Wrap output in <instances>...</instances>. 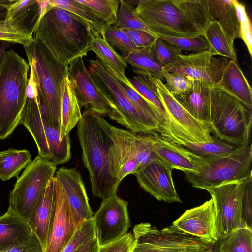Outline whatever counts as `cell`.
<instances>
[{"label":"cell","mask_w":252,"mask_h":252,"mask_svg":"<svg viewBox=\"0 0 252 252\" xmlns=\"http://www.w3.org/2000/svg\"><path fill=\"white\" fill-rule=\"evenodd\" d=\"M35 38L40 40L62 64L68 66L76 58L87 56L92 33L81 18L64 9L49 7L43 1L42 15Z\"/></svg>","instance_id":"cell-1"},{"label":"cell","mask_w":252,"mask_h":252,"mask_svg":"<svg viewBox=\"0 0 252 252\" xmlns=\"http://www.w3.org/2000/svg\"><path fill=\"white\" fill-rule=\"evenodd\" d=\"M97 114L86 109L77 124L82 159L89 174L92 194L102 200L117 194L120 183L113 177L108 156L109 137Z\"/></svg>","instance_id":"cell-2"},{"label":"cell","mask_w":252,"mask_h":252,"mask_svg":"<svg viewBox=\"0 0 252 252\" xmlns=\"http://www.w3.org/2000/svg\"><path fill=\"white\" fill-rule=\"evenodd\" d=\"M41 110L52 127L60 131L63 85L68 67L62 64L39 39L24 47Z\"/></svg>","instance_id":"cell-3"},{"label":"cell","mask_w":252,"mask_h":252,"mask_svg":"<svg viewBox=\"0 0 252 252\" xmlns=\"http://www.w3.org/2000/svg\"><path fill=\"white\" fill-rule=\"evenodd\" d=\"M29 67L14 50L3 53L0 65V140L8 137L20 124L27 98Z\"/></svg>","instance_id":"cell-4"},{"label":"cell","mask_w":252,"mask_h":252,"mask_svg":"<svg viewBox=\"0 0 252 252\" xmlns=\"http://www.w3.org/2000/svg\"><path fill=\"white\" fill-rule=\"evenodd\" d=\"M252 120V109L219 83L213 85L209 126L215 137L237 146H247Z\"/></svg>","instance_id":"cell-5"},{"label":"cell","mask_w":252,"mask_h":252,"mask_svg":"<svg viewBox=\"0 0 252 252\" xmlns=\"http://www.w3.org/2000/svg\"><path fill=\"white\" fill-rule=\"evenodd\" d=\"M20 124L33 137L39 155L57 166L70 160L71 154L69 134L60 140V131L51 126L41 110L37 93L27 95Z\"/></svg>","instance_id":"cell-6"},{"label":"cell","mask_w":252,"mask_h":252,"mask_svg":"<svg viewBox=\"0 0 252 252\" xmlns=\"http://www.w3.org/2000/svg\"><path fill=\"white\" fill-rule=\"evenodd\" d=\"M204 157L206 166L196 173H185V179L194 188L206 190L226 183L245 180L252 175L251 143L238 146L223 156Z\"/></svg>","instance_id":"cell-7"},{"label":"cell","mask_w":252,"mask_h":252,"mask_svg":"<svg viewBox=\"0 0 252 252\" xmlns=\"http://www.w3.org/2000/svg\"><path fill=\"white\" fill-rule=\"evenodd\" d=\"M56 170L54 163L38 155L17 178L9 194L8 209L28 221Z\"/></svg>","instance_id":"cell-8"},{"label":"cell","mask_w":252,"mask_h":252,"mask_svg":"<svg viewBox=\"0 0 252 252\" xmlns=\"http://www.w3.org/2000/svg\"><path fill=\"white\" fill-rule=\"evenodd\" d=\"M154 81L167 116L158 130L160 135L174 143L179 142H204L212 136L209 125L197 120L188 113L166 88L162 81Z\"/></svg>","instance_id":"cell-9"},{"label":"cell","mask_w":252,"mask_h":252,"mask_svg":"<svg viewBox=\"0 0 252 252\" xmlns=\"http://www.w3.org/2000/svg\"><path fill=\"white\" fill-rule=\"evenodd\" d=\"M89 71L98 88L116 107L128 130L141 133L158 131L159 125L140 113L126 96L118 81L98 59H90Z\"/></svg>","instance_id":"cell-10"},{"label":"cell","mask_w":252,"mask_h":252,"mask_svg":"<svg viewBox=\"0 0 252 252\" xmlns=\"http://www.w3.org/2000/svg\"><path fill=\"white\" fill-rule=\"evenodd\" d=\"M131 252H204L210 245L173 225L158 229L149 223L134 226Z\"/></svg>","instance_id":"cell-11"},{"label":"cell","mask_w":252,"mask_h":252,"mask_svg":"<svg viewBox=\"0 0 252 252\" xmlns=\"http://www.w3.org/2000/svg\"><path fill=\"white\" fill-rule=\"evenodd\" d=\"M134 11L157 36L194 37L187 16L173 0H138Z\"/></svg>","instance_id":"cell-12"},{"label":"cell","mask_w":252,"mask_h":252,"mask_svg":"<svg viewBox=\"0 0 252 252\" xmlns=\"http://www.w3.org/2000/svg\"><path fill=\"white\" fill-rule=\"evenodd\" d=\"M68 76L72 84L80 107H85L103 116H107L124 126V120L115 105L100 92L86 68L83 57L72 60L68 67Z\"/></svg>","instance_id":"cell-13"},{"label":"cell","mask_w":252,"mask_h":252,"mask_svg":"<svg viewBox=\"0 0 252 252\" xmlns=\"http://www.w3.org/2000/svg\"><path fill=\"white\" fill-rule=\"evenodd\" d=\"M246 180L232 181L206 189L214 202L218 238L220 241L243 227L241 207Z\"/></svg>","instance_id":"cell-14"},{"label":"cell","mask_w":252,"mask_h":252,"mask_svg":"<svg viewBox=\"0 0 252 252\" xmlns=\"http://www.w3.org/2000/svg\"><path fill=\"white\" fill-rule=\"evenodd\" d=\"M128 203L117 194L103 200L93 217L99 246L114 241L126 234L130 223Z\"/></svg>","instance_id":"cell-15"},{"label":"cell","mask_w":252,"mask_h":252,"mask_svg":"<svg viewBox=\"0 0 252 252\" xmlns=\"http://www.w3.org/2000/svg\"><path fill=\"white\" fill-rule=\"evenodd\" d=\"M207 50L188 55H179L162 70L186 76L193 80H201L211 84L219 83L222 72L230 60L216 58Z\"/></svg>","instance_id":"cell-16"},{"label":"cell","mask_w":252,"mask_h":252,"mask_svg":"<svg viewBox=\"0 0 252 252\" xmlns=\"http://www.w3.org/2000/svg\"><path fill=\"white\" fill-rule=\"evenodd\" d=\"M97 116L109 137L108 156L112 175L120 183L126 176L137 172V163L125 129L113 126L98 114Z\"/></svg>","instance_id":"cell-17"},{"label":"cell","mask_w":252,"mask_h":252,"mask_svg":"<svg viewBox=\"0 0 252 252\" xmlns=\"http://www.w3.org/2000/svg\"><path fill=\"white\" fill-rule=\"evenodd\" d=\"M172 170L156 157L134 174L140 187L158 200L181 203L174 184Z\"/></svg>","instance_id":"cell-18"},{"label":"cell","mask_w":252,"mask_h":252,"mask_svg":"<svg viewBox=\"0 0 252 252\" xmlns=\"http://www.w3.org/2000/svg\"><path fill=\"white\" fill-rule=\"evenodd\" d=\"M172 225L209 245L219 240L216 211L212 198L199 206L186 210Z\"/></svg>","instance_id":"cell-19"},{"label":"cell","mask_w":252,"mask_h":252,"mask_svg":"<svg viewBox=\"0 0 252 252\" xmlns=\"http://www.w3.org/2000/svg\"><path fill=\"white\" fill-rule=\"evenodd\" d=\"M148 135L154 154L171 169H178L185 173H196L206 166L204 157L198 156L154 132Z\"/></svg>","instance_id":"cell-20"},{"label":"cell","mask_w":252,"mask_h":252,"mask_svg":"<svg viewBox=\"0 0 252 252\" xmlns=\"http://www.w3.org/2000/svg\"><path fill=\"white\" fill-rule=\"evenodd\" d=\"M54 178L67 197L78 229L84 221L93 217L81 174L76 168L62 167L57 170Z\"/></svg>","instance_id":"cell-21"},{"label":"cell","mask_w":252,"mask_h":252,"mask_svg":"<svg viewBox=\"0 0 252 252\" xmlns=\"http://www.w3.org/2000/svg\"><path fill=\"white\" fill-rule=\"evenodd\" d=\"M54 178V215L44 252H62L77 230L67 197L61 185Z\"/></svg>","instance_id":"cell-22"},{"label":"cell","mask_w":252,"mask_h":252,"mask_svg":"<svg viewBox=\"0 0 252 252\" xmlns=\"http://www.w3.org/2000/svg\"><path fill=\"white\" fill-rule=\"evenodd\" d=\"M214 84L194 80L190 89L182 94L172 95L192 116L209 125Z\"/></svg>","instance_id":"cell-23"},{"label":"cell","mask_w":252,"mask_h":252,"mask_svg":"<svg viewBox=\"0 0 252 252\" xmlns=\"http://www.w3.org/2000/svg\"><path fill=\"white\" fill-rule=\"evenodd\" d=\"M54 177L48 182L28 222L44 250L51 232L54 215Z\"/></svg>","instance_id":"cell-24"},{"label":"cell","mask_w":252,"mask_h":252,"mask_svg":"<svg viewBox=\"0 0 252 252\" xmlns=\"http://www.w3.org/2000/svg\"><path fill=\"white\" fill-rule=\"evenodd\" d=\"M43 7L42 0H14L5 21L32 36L42 16Z\"/></svg>","instance_id":"cell-25"},{"label":"cell","mask_w":252,"mask_h":252,"mask_svg":"<svg viewBox=\"0 0 252 252\" xmlns=\"http://www.w3.org/2000/svg\"><path fill=\"white\" fill-rule=\"evenodd\" d=\"M34 234L28 221L8 208L0 216V252L25 241Z\"/></svg>","instance_id":"cell-26"},{"label":"cell","mask_w":252,"mask_h":252,"mask_svg":"<svg viewBox=\"0 0 252 252\" xmlns=\"http://www.w3.org/2000/svg\"><path fill=\"white\" fill-rule=\"evenodd\" d=\"M211 21L217 22L230 40L240 38V24L233 0H206Z\"/></svg>","instance_id":"cell-27"},{"label":"cell","mask_w":252,"mask_h":252,"mask_svg":"<svg viewBox=\"0 0 252 252\" xmlns=\"http://www.w3.org/2000/svg\"><path fill=\"white\" fill-rule=\"evenodd\" d=\"M219 83L245 105L252 109V88L237 62L230 60Z\"/></svg>","instance_id":"cell-28"},{"label":"cell","mask_w":252,"mask_h":252,"mask_svg":"<svg viewBox=\"0 0 252 252\" xmlns=\"http://www.w3.org/2000/svg\"><path fill=\"white\" fill-rule=\"evenodd\" d=\"M82 117L74 88L68 76L63 82L61 105L60 139L69 134Z\"/></svg>","instance_id":"cell-29"},{"label":"cell","mask_w":252,"mask_h":252,"mask_svg":"<svg viewBox=\"0 0 252 252\" xmlns=\"http://www.w3.org/2000/svg\"><path fill=\"white\" fill-rule=\"evenodd\" d=\"M93 51L102 63L118 79L129 80L125 75L127 64L123 59L106 42L104 35H92L89 51Z\"/></svg>","instance_id":"cell-30"},{"label":"cell","mask_w":252,"mask_h":252,"mask_svg":"<svg viewBox=\"0 0 252 252\" xmlns=\"http://www.w3.org/2000/svg\"><path fill=\"white\" fill-rule=\"evenodd\" d=\"M49 7H55L69 11L84 20L90 29L92 35H104L108 26L105 21L98 14L90 7L76 0H50Z\"/></svg>","instance_id":"cell-31"},{"label":"cell","mask_w":252,"mask_h":252,"mask_svg":"<svg viewBox=\"0 0 252 252\" xmlns=\"http://www.w3.org/2000/svg\"><path fill=\"white\" fill-rule=\"evenodd\" d=\"M31 162V155L26 149L9 148L0 151V179L5 181L17 177Z\"/></svg>","instance_id":"cell-32"},{"label":"cell","mask_w":252,"mask_h":252,"mask_svg":"<svg viewBox=\"0 0 252 252\" xmlns=\"http://www.w3.org/2000/svg\"><path fill=\"white\" fill-rule=\"evenodd\" d=\"M214 55H220L237 62L234 42L227 35L218 23L211 21L203 34Z\"/></svg>","instance_id":"cell-33"},{"label":"cell","mask_w":252,"mask_h":252,"mask_svg":"<svg viewBox=\"0 0 252 252\" xmlns=\"http://www.w3.org/2000/svg\"><path fill=\"white\" fill-rule=\"evenodd\" d=\"M137 75H147L164 81L161 75L162 66L155 60L151 49L139 50L123 56Z\"/></svg>","instance_id":"cell-34"},{"label":"cell","mask_w":252,"mask_h":252,"mask_svg":"<svg viewBox=\"0 0 252 252\" xmlns=\"http://www.w3.org/2000/svg\"><path fill=\"white\" fill-rule=\"evenodd\" d=\"M195 154L202 157H218L230 153L238 146L214 137L208 141L175 143Z\"/></svg>","instance_id":"cell-35"},{"label":"cell","mask_w":252,"mask_h":252,"mask_svg":"<svg viewBox=\"0 0 252 252\" xmlns=\"http://www.w3.org/2000/svg\"><path fill=\"white\" fill-rule=\"evenodd\" d=\"M154 78L150 75H137L129 81L136 91L153 105L161 114L163 119L160 124L161 125L165 121L167 114L157 91Z\"/></svg>","instance_id":"cell-36"},{"label":"cell","mask_w":252,"mask_h":252,"mask_svg":"<svg viewBox=\"0 0 252 252\" xmlns=\"http://www.w3.org/2000/svg\"><path fill=\"white\" fill-rule=\"evenodd\" d=\"M125 132L137 163L138 171L157 157L153 152L148 133H135L128 130H125Z\"/></svg>","instance_id":"cell-37"},{"label":"cell","mask_w":252,"mask_h":252,"mask_svg":"<svg viewBox=\"0 0 252 252\" xmlns=\"http://www.w3.org/2000/svg\"><path fill=\"white\" fill-rule=\"evenodd\" d=\"M116 79L126 96L138 111L160 126L163 120L161 114L153 105L136 91L129 79L127 81H123Z\"/></svg>","instance_id":"cell-38"},{"label":"cell","mask_w":252,"mask_h":252,"mask_svg":"<svg viewBox=\"0 0 252 252\" xmlns=\"http://www.w3.org/2000/svg\"><path fill=\"white\" fill-rule=\"evenodd\" d=\"M219 252H252V230L241 227L220 241Z\"/></svg>","instance_id":"cell-39"},{"label":"cell","mask_w":252,"mask_h":252,"mask_svg":"<svg viewBox=\"0 0 252 252\" xmlns=\"http://www.w3.org/2000/svg\"><path fill=\"white\" fill-rule=\"evenodd\" d=\"M120 6L118 12L115 27L123 29L138 30L146 32L157 36L153 31L137 16L134 8L127 1L120 0Z\"/></svg>","instance_id":"cell-40"},{"label":"cell","mask_w":252,"mask_h":252,"mask_svg":"<svg viewBox=\"0 0 252 252\" xmlns=\"http://www.w3.org/2000/svg\"><path fill=\"white\" fill-rule=\"evenodd\" d=\"M76 1L90 7L104 19L108 26L117 20L119 0H84Z\"/></svg>","instance_id":"cell-41"},{"label":"cell","mask_w":252,"mask_h":252,"mask_svg":"<svg viewBox=\"0 0 252 252\" xmlns=\"http://www.w3.org/2000/svg\"><path fill=\"white\" fill-rule=\"evenodd\" d=\"M157 36L182 52L185 51L197 53L209 49V45L203 34L190 38L172 37L159 34L157 35Z\"/></svg>","instance_id":"cell-42"},{"label":"cell","mask_w":252,"mask_h":252,"mask_svg":"<svg viewBox=\"0 0 252 252\" xmlns=\"http://www.w3.org/2000/svg\"><path fill=\"white\" fill-rule=\"evenodd\" d=\"M107 43L113 49L120 50L123 56L129 53L139 50L130 40L126 33L122 29L112 25L108 27L104 33Z\"/></svg>","instance_id":"cell-43"},{"label":"cell","mask_w":252,"mask_h":252,"mask_svg":"<svg viewBox=\"0 0 252 252\" xmlns=\"http://www.w3.org/2000/svg\"><path fill=\"white\" fill-rule=\"evenodd\" d=\"M95 237L92 218L84 221L77 229L62 252H76L80 247Z\"/></svg>","instance_id":"cell-44"},{"label":"cell","mask_w":252,"mask_h":252,"mask_svg":"<svg viewBox=\"0 0 252 252\" xmlns=\"http://www.w3.org/2000/svg\"><path fill=\"white\" fill-rule=\"evenodd\" d=\"M34 38L8 22H0V40L18 43L24 47L31 44Z\"/></svg>","instance_id":"cell-45"},{"label":"cell","mask_w":252,"mask_h":252,"mask_svg":"<svg viewBox=\"0 0 252 252\" xmlns=\"http://www.w3.org/2000/svg\"><path fill=\"white\" fill-rule=\"evenodd\" d=\"M151 53L157 62L164 67L173 62L182 52L158 38L153 45Z\"/></svg>","instance_id":"cell-46"},{"label":"cell","mask_w":252,"mask_h":252,"mask_svg":"<svg viewBox=\"0 0 252 252\" xmlns=\"http://www.w3.org/2000/svg\"><path fill=\"white\" fill-rule=\"evenodd\" d=\"M240 24V38L245 44L250 56H252V32L251 21L246 11L244 4L233 0Z\"/></svg>","instance_id":"cell-47"},{"label":"cell","mask_w":252,"mask_h":252,"mask_svg":"<svg viewBox=\"0 0 252 252\" xmlns=\"http://www.w3.org/2000/svg\"><path fill=\"white\" fill-rule=\"evenodd\" d=\"M161 75L166 81L164 85L172 94H182L191 88L193 80L186 76L162 69Z\"/></svg>","instance_id":"cell-48"},{"label":"cell","mask_w":252,"mask_h":252,"mask_svg":"<svg viewBox=\"0 0 252 252\" xmlns=\"http://www.w3.org/2000/svg\"><path fill=\"white\" fill-rule=\"evenodd\" d=\"M252 175L249 177L246 182L243 193L241 217L243 227L252 230Z\"/></svg>","instance_id":"cell-49"},{"label":"cell","mask_w":252,"mask_h":252,"mask_svg":"<svg viewBox=\"0 0 252 252\" xmlns=\"http://www.w3.org/2000/svg\"><path fill=\"white\" fill-rule=\"evenodd\" d=\"M134 245L133 235L130 232H127L118 239L99 246L97 252H131Z\"/></svg>","instance_id":"cell-50"},{"label":"cell","mask_w":252,"mask_h":252,"mask_svg":"<svg viewBox=\"0 0 252 252\" xmlns=\"http://www.w3.org/2000/svg\"><path fill=\"white\" fill-rule=\"evenodd\" d=\"M139 50L151 49L158 37L146 32L132 29H123Z\"/></svg>","instance_id":"cell-51"},{"label":"cell","mask_w":252,"mask_h":252,"mask_svg":"<svg viewBox=\"0 0 252 252\" xmlns=\"http://www.w3.org/2000/svg\"><path fill=\"white\" fill-rule=\"evenodd\" d=\"M0 252H44V250L34 234L30 238Z\"/></svg>","instance_id":"cell-52"},{"label":"cell","mask_w":252,"mask_h":252,"mask_svg":"<svg viewBox=\"0 0 252 252\" xmlns=\"http://www.w3.org/2000/svg\"><path fill=\"white\" fill-rule=\"evenodd\" d=\"M99 245L96 238L80 247L76 252H97Z\"/></svg>","instance_id":"cell-53"},{"label":"cell","mask_w":252,"mask_h":252,"mask_svg":"<svg viewBox=\"0 0 252 252\" xmlns=\"http://www.w3.org/2000/svg\"><path fill=\"white\" fill-rule=\"evenodd\" d=\"M14 1L0 0V22L5 20L8 9Z\"/></svg>","instance_id":"cell-54"},{"label":"cell","mask_w":252,"mask_h":252,"mask_svg":"<svg viewBox=\"0 0 252 252\" xmlns=\"http://www.w3.org/2000/svg\"><path fill=\"white\" fill-rule=\"evenodd\" d=\"M8 43L2 42L0 47V65L2 55L5 51V49L7 46H8Z\"/></svg>","instance_id":"cell-55"},{"label":"cell","mask_w":252,"mask_h":252,"mask_svg":"<svg viewBox=\"0 0 252 252\" xmlns=\"http://www.w3.org/2000/svg\"><path fill=\"white\" fill-rule=\"evenodd\" d=\"M204 252H215V251H213L212 249H210Z\"/></svg>","instance_id":"cell-56"}]
</instances>
